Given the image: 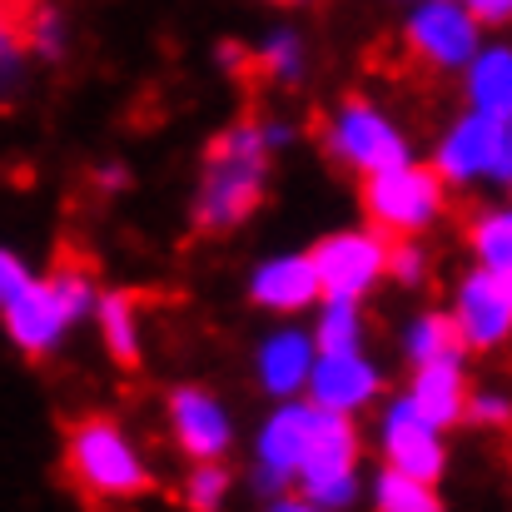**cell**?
<instances>
[{
  "instance_id": "6da1fadb",
  "label": "cell",
  "mask_w": 512,
  "mask_h": 512,
  "mask_svg": "<svg viewBox=\"0 0 512 512\" xmlns=\"http://www.w3.org/2000/svg\"><path fill=\"white\" fill-rule=\"evenodd\" d=\"M264 160H269V140L259 125H234L224 130L209 155H204V184L194 199V224L199 229H234L259 209L264 194Z\"/></svg>"
},
{
  "instance_id": "7a4b0ae2",
  "label": "cell",
  "mask_w": 512,
  "mask_h": 512,
  "mask_svg": "<svg viewBox=\"0 0 512 512\" xmlns=\"http://www.w3.org/2000/svg\"><path fill=\"white\" fill-rule=\"evenodd\" d=\"M65 473L95 503H105V498H140L150 488V473L140 468L135 448L125 443V433L110 418H85V423L70 428Z\"/></svg>"
},
{
  "instance_id": "3957f363",
  "label": "cell",
  "mask_w": 512,
  "mask_h": 512,
  "mask_svg": "<svg viewBox=\"0 0 512 512\" xmlns=\"http://www.w3.org/2000/svg\"><path fill=\"white\" fill-rule=\"evenodd\" d=\"M363 209L373 219V229L393 234V239H408L418 229H428L443 209V179L433 170H418V165H388V170L363 174Z\"/></svg>"
},
{
  "instance_id": "277c9868",
  "label": "cell",
  "mask_w": 512,
  "mask_h": 512,
  "mask_svg": "<svg viewBox=\"0 0 512 512\" xmlns=\"http://www.w3.org/2000/svg\"><path fill=\"white\" fill-rule=\"evenodd\" d=\"M353 463H358V433L343 413L319 408L314 413V433H309V448L299 458V478L309 488V503H324V508H343L353 498Z\"/></svg>"
},
{
  "instance_id": "5b68a950",
  "label": "cell",
  "mask_w": 512,
  "mask_h": 512,
  "mask_svg": "<svg viewBox=\"0 0 512 512\" xmlns=\"http://www.w3.org/2000/svg\"><path fill=\"white\" fill-rule=\"evenodd\" d=\"M388 264V234L383 229H353L334 234L314 249V274H319V294H339L358 299Z\"/></svg>"
},
{
  "instance_id": "8992f818",
  "label": "cell",
  "mask_w": 512,
  "mask_h": 512,
  "mask_svg": "<svg viewBox=\"0 0 512 512\" xmlns=\"http://www.w3.org/2000/svg\"><path fill=\"white\" fill-rule=\"evenodd\" d=\"M473 174L512 179V125L483 110L468 115L438 150V179H473Z\"/></svg>"
},
{
  "instance_id": "52a82bcc",
  "label": "cell",
  "mask_w": 512,
  "mask_h": 512,
  "mask_svg": "<svg viewBox=\"0 0 512 512\" xmlns=\"http://www.w3.org/2000/svg\"><path fill=\"white\" fill-rule=\"evenodd\" d=\"M408 55L428 60L433 70L468 65L478 55V20H473V10H463L458 0H428L408 20Z\"/></svg>"
},
{
  "instance_id": "ba28073f",
  "label": "cell",
  "mask_w": 512,
  "mask_h": 512,
  "mask_svg": "<svg viewBox=\"0 0 512 512\" xmlns=\"http://www.w3.org/2000/svg\"><path fill=\"white\" fill-rule=\"evenodd\" d=\"M329 150L339 155L343 165H353V170H363V174L388 170V165H403V160H408L403 135H398L373 105H363V100H348L339 110V120H334V130H329Z\"/></svg>"
},
{
  "instance_id": "9c48e42d",
  "label": "cell",
  "mask_w": 512,
  "mask_h": 512,
  "mask_svg": "<svg viewBox=\"0 0 512 512\" xmlns=\"http://www.w3.org/2000/svg\"><path fill=\"white\" fill-rule=\"evenodd\" d=\"M0 309H5V329H10L15 348H25L30 358L50 353L60 343V334H65V324L75 319V309H70V299H65V289H60L55 274L40 279V284L25 279V289L15 299H5Z\"/></svg>"
},
{
  "instance_id": "30bf717a",
  "label": "cell",
  "mask_w": 512,
  "mask_h": 512,
  "mask_svg": "<svg viewBox=\"0 0 512 512\" xmlns=\"http://www.w3.org/2000/svg\"><path fill=\"white\" fill-rule=\"evenodd\" d=\"M383 448H388V463L418 483H438L443 473V448H438V428L413 408V398L393 403L388 423H383Z\"/></svg>"
},
{
  "instance_id": "8fae6325",
  "label": "cell",
  "mask_w": 512,
  "mask_h": 512,
  "mask_svg": "<svg viewBox=\"0 0 512 512\" xmlns=\"http://www.w3.org/2000/svg\"><path fill=\"white\" fill-rule=\"evenodd\" d=\"M453 324H458L463 343H473V348H493V343H503L512 334V309H508V299H503V284H498L493 269H478V274L463 279V289H458V319Z\"/></svg>"
},
{
  "instance_id": "7c38bea8",
  "label": "cell",
  "mask_w": 512,
  "mask_h": 512,
  "mask_svg": "<svg viewBox=\"0 0 512 512\" xmlns=\"http://www.w3.org/2000/svg\"><path fill=\"white\" fill-rule=\"evenodd\" d=\"M304 383L314 388V408H329V413H348L378 393V373L358 358V348L324 353V363H314Z\"/></svg>"
},
{
  "instance_id": "4fadbf2b",
  "label": "cell",
  "mask_w": 512,
  "mask_h": 512,
  "mask_svg": "<svg viewBox=\"0 0 512 512\" xmlns=\"http://www.w3.org/2000/svg\"><path fill=\"white\" fill-rule=\"evenodd\" d=\"M170 418H174V438H179V448L189 458L204 463V458H219L229 448V418H224V408L209 393L179 388L170 398Z\"/></svg>"
},
{
  "instance_id": "5bb4252c",
  "label": "cell",
  "mask_w": 512,
  "mask_h": 512,
  "mask_svg": "<svg viewBox=\"0 0 512 512\" xmlns=\"http://www.w3.org/2000/svg\"><path fill=\"white\" fill-rule=\"evenodd\" d=\"M314 403L309 408H279L259 438V458H264V483H289V473H299V458L309 448L314 433Z\"/></svg>"
},
{
  "instance_id": "9a60e30c",
  "label": "cell",
  "mask_w": 512,
  "mask_h": 512,
  "mask_svg": "<svg viewBox=\"0 0 512 512\" xmlns=\"http://www.w3.org/2000/svg\"><path fill=\"white\" fill-rule=\"evenodd\" d=\"M413 408L433 423V428H448L468 413V383H463V368L458 358H438V363H418V378H413Z\"/></svg>"
},
{
  "instance_id": "2e32d148",
  "label": "cell",
  "mask_w": 512,
  "mask_h": 512,
  "mask_svg": "<svg viewBox=\"0 0 512 512\" xmlns=\"http://www.w3.org/2000/svg\"><path fill=\"white\" fill-rule=\"evenodd\" d=\"M254 304L274 309V314H294L304 304L319 299V274H314V259H274L254 274L249 284Z\"/></svg>"
},
{
  "instance_id": "e0dca14e",
  "label": "cell",
  "mask_w": 512,
  "mask_h": 512,
  "mask_svg": "<svg viewBox=\"0 0 512 512\" xmlns=\"http://www.w3.org/2000/svg\"><path fill=\"white\" fill-rule=\"evenodd\" d=\"M309 368H314V348H309L304 334H294V329L274 334V339L264 343V353H259V378H264V388L279 393V398L299 393L304 378H309Z\"/></svg>"
},
{
  "instance_id": "ac0fdd59",
  "label": "cell",
  "mask_w": 512,
  "mask_h": 512,
  "mask_svg": "<svg viewBox=\"0 0 512 512\" xmlns=\"http://www.w3.org/2000/svg\"><path fill=\"white\" fill-rule=\"evenodd\" d=\"M473 105L493 120H512V50H483L473 55Z\"/></svg>"
},
{
  "instance_id": "d6986e66",
  "label": "cell",
  "mask_w": 512,
  "mask_h": 512,
  "mask_svg": "<svg viewBox=\"0 0 512 512\" xmlns=\"http://www.w3.org/2000/svg\"><path fill=\"white\" fill-rule=\"evenodd\" d=\"M100 324H105V343L115 353L120 368L140 363V324H135V294H105L100 299Z\"/></svg>"
},
{
  "instance_id": "ffe728a7",
  "label": "cell",
  "mask_w": 512,
  "mask_h": 512,
  "mask_svg": "<svg viewBox=\"0 0 512 512\" xmlns=\"http://www.w3.org/2000/svg\"><path fill=\"white\" fill-rule=\"evenodd\" d=\"M408 358L413 363H438V358H458L463 353V334H458V324L448 319V314H423L413 329H408Z\"/></svg>"
},
{
  "instance_id": "44dd1931",
  "label": "cell",
  "mask_w": 512,
  "mask_h": 512,
  "mask_svg": "<svg viewBox=\"0 0 512 512\" xmlns=\"http://www.w3.org/2000/svg\"><path fill=\"white\" fill-rule=\"evenodd\" d=\"M378 508L383 512H433L438 508V493H433V483H418V478L388 468L378 478Z\"/></svg>"
},
{
  "instance_id": "7402d4cb",
  "label": "cell",
  "mask_w": 512,
  "mask_h": 512,
  "mask_svg": "<svg viewBox=\"0 0 512 512\" xmlns=\"http://www.w3.org/2000/svg\"><path fill=\"white\" fill-rule=\"evenodd\" d=\"M473 249H478L483 269H493V274L512 269V209L483 214V219L473 224Z\"/></svg>"
},
{
  "instance_id": "603a6c76",
  "label": "cell",
  "mask_w": 512,
  "mask_h": 512,
  "mask_svg": "<svg viewBox=\"0 0 512 512\" xmlns=\"http://www.w3.org/2000/svg\"><path fill=\"white\" fill-rule=\"evenodd\" d=\"M319 348H324V353L358 348V309H353V299L329 294V309H324V319H319Z\"/></svg>"
},
{
  "instance_id": "cb8c5ba5",
  "label": "cell",
  "mask_w": 512,
  "mask_h": 512,
  "mask_svg": "<svg viewBox=\"0 0 512 512\" xmlns=\"http://www.w3.org/2000/svg\"><path fill=\"white\" fill-rule=\"evenodd\" d=\"M224 488H229V473L224 468H209V458H204V468L189 478V508H214L224 498Z\"/></svg>"
},
{
  "instance_id": "d4e9b609",
  "label": "cell",
  "mask_w": 512,
  "mask_h": 512,
  "mask_svg": "<svg viewBox=\"0 0 512 512\" xmlns=\"http://www.w3.org/2000/svg\"><path fill=\"white\" fill-rule=\"evenodd\" d=\"M259 70H274L279 80L299 75V40H294V35H274L269 50L259 55Z\"/></svg>"
},
{
  "instance_id": "484cf974",
  "label": "cell",
  "mask_w": 512,
  "mask_h": 512,
  "mask_svg": "<svg viewBox=\"0 0 512 512\" xmlns=\"http://www.w3.org/2000/svg\"><path fill=\"white\" fill-rule=\"evenodd\" d=\"M388 274H398L403 284H418L423 279V254L408 244V239H388V264H383Z\"/></svg>"
},
{
  "instance_id": "4316f807",
  "label": "cell",
  "mask_w": 512,
  "mask_h": 512,
  "mask_svg": "<svg viewBox=\"0 0 512 512\" xmlns=\"http://www.w3.org/2000/svg\"><path fill=\"white\" fill-rule=\"evenodd\" d=\"M25 279H30V274H25V264H20L10 249H0V304H5V299H15V294L25 289Z\"/></svg>"
},
{
  "instance_id": "83f0119b",
  "label": "cell",
  "mask_w": 512,
  "mask_h": 512,
  "mask_svg": "<svg viewBox=\"0 0 512 512\" xmlns=\"http://www.w3.org/2000/svg\"><path fill=\"white\" fill-rule=\"evenodd\" d=\"M468 413L478 418V423H508L512 418V408H508V398H478V403H468Z\"/></svg>"
},
{
  "instance_id": "f1b7e54d",
  "label": "cell",
  "mask_w": 512,
  "mask_h": 512,
  "mask_svg": "<svg viewBox=\"0 0 512 512\" xmlns=\"http://www.w3.org/2000/svg\"><path fill=\"white\" fill-rule=\"evenodd\" d=\"M473 15H483V20H508L512 15V0H463Z\"/></svg>"
},
{
  "instance_id": "f546056e",
  "label": "cell",
  "mask_w": 512,
  "mask_h": 512,
  "mask_svg": "<svg viewBox=\"0 0 512 512\" xmlns=\"http://www.w3.org/2000/svg\"><path fill=\"white\" fill-rule=\"evenodd\" d=\"M498 284H503V299H508V309H512V269H503V274H498Z\"/></svg>"
}]
</instances>
